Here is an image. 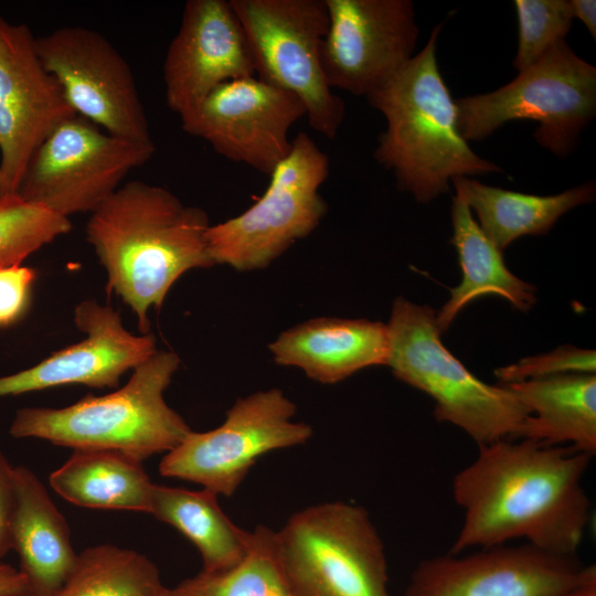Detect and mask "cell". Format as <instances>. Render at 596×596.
Returning a JSON list of instances; mask_svg holds the SVG:
<instances>
[{
	"label": "cell",
	"mask_w": 596,
	"mask_h": 596,
	"mask_svg": "<svg viewBox=\"0 0 596 596\" xmlns=\"http://www.w3.org/2000/svg\"><path fill=\"white\" fill-rule=\"evenodd\" d=\"M305 116L296 95L249 76L217 86L181 118V127L224 158L269 177L291 149L289 129Z\"/></svg>",
	"instance_id": "obj_13"
},
{
	"label": "cell",
	"mask_w": 596,
	"mask_h": 596,
	"mask_svg": "<svg viewBox=\"0 0 596 596\" xmlns=\"http://www.w3.org/2000/svg\"><path fill=\"white\" fill-rule=\"evenodd\" d=\"M7 194L3 178L0 174V198Z\"/></svg>",
	"instance_id": "obj_36"
},
{
	"label": "cell",
	"mask_w": 596,
	"mask_h": 596,
	"mask_svg": "<svg viewBox=\"0 0 596 596\" xmlns=\"http://www.w3.org/2000/svg\"><path fill=\"white\" fill-rule=\"evenodd\" d=\"M437 312L398 297L389 320L387 365L404 383L426 393L434 416L466 432L478 446L514 438L529 408L505 385L473 375L444 345Z\"/></svg>",
	"instance_id": "obj_5"
},
{
	"label": "cell",
	"mask_w": 596,
	"mask_h": 596,
	"mask_svg": "<svg viewBox=\"0 0 596 596\" xmlns=\"http://www.w3.org/2000/svg\"><path fill=\"white\" fill-rule=\"evenodd\" d=\"M164 95L180 119L221 84L256 76L243 28L230 0H189L166 53Z\"/></svg>",
	"instance_id": "obj_17"
},
{
	"label": "cell",
	"mask_w": 596,
	"mask_h": 596,
	"mask_svg": "<svg viewBox=\"0 0 596 596\" xmlns=\"http://www.w3.org/2000/svg\"><path fill=\"white\" fill-rule=\"evenodd\" d=\"M321 47L328 85L358 96L383 86L413 56L418 40L409 0H324Z\"/></svg>",
	"instance_id": "obj_14"
},
{
	"label": "cell",
	"mask_w": 596,
	"mask_h": 596,
	"mask_svg": "<svg viewBox=\"0 0 596 596\" xmlns=\"http://www.w3.org/2000/svg\"><path fill=\"white\" fill-rule=\"evenodd\" d=\"M77 115L43 66L28 25L0 17V174L15 193L26 166L62 121Z\"/></svg>",
	"instance_id": "obj_16"
},
{
	"label": "cell",
	"mask_w": 596,
	"mask_h": 596,
	"mask_svg": "<svg viewBox=\"0 0 596 596\" xmlns=\"http://www.w3.org/2000/svg\"><path fill=\"white\" fill-rule=\"evenodd\" d=\"M478 447L453 479L464 519L448 553L523 539L546 552L575 555L590 518L583 478L592 457L525 438Z\"/></svg>",
	"instance_id": "obj_1"
},
{
	"label": "cell",
	"mask_w": 596,
	"mask_h": 596,
	"mask_svg": "<svg viewBox=\"0 0 596 596\" xmlns=\"http://www.w3.org/2000/svg\"><path fill=\"white\" fill-rule=\"evenodd\" d=\"M513 4L519 35L512 65L520 72L565 41L574 18L566 0H515Z\"/></svg>",
	"instance_id": "obj_29"
},
{
	"label": "cell",
	"mask_w": 596,
	"mask_h": 596,
	"mask_svg": "<svg viewBox=\"0 0 596 596\" xmlns=\"http://www.w3.org/2000/svg\"><path fill=\"white\" fill-rule=\"evenodd\" d=\"M217 494L202 490L156 485L150 514L177 529L198 549L202 572L219 573L238 564L247 554L252 531L237 526L223 511Z\"/></svg>",
	"instance_id": "obj_25"
},
{
	"label": "cell",
	"mask_w": 596,
	"mask_h": 596,
	"mask_svg": "<svg viewBox=\"0 0 596 596\" xmlns=\"http://www.w3.org/2000/svg\"><path fill=\"white\" fill-rule=\"evenodd\" d=\"M259 79L296 95L310 127L333 139L343 100L328 85L321 47L329 15L324 0H230Z\"/></svg>",
	"instance_id": "obj_9"
},
{
	"label": "cell",
	"mask_w": 596,
	"mask_h": 596,
	"mask_svg": "<svg viewBox=\"0 0 596 596\" xmlns=\"http://www.w3.org/2000/svg\"><path fill=\"white\" fill-rule=\"evenodd\" d=\"M171 596H296L280 564L275 531L258 525L245 557L235 566L219 573L185 578Z\"/></svg>",
	"instance_id": "obj_27"
},
{
	"label": "cell",
	"mask_w": 596,
	"mask_h": 596,
	"mask_svg": "<svg viewBox=\"0 0 596 596\" xmlns=\"http://www.w3.org/2000/svg\"><path fill=\"white\" fill-rule=\"evenodd\" d=\"M274 361L295 366L322 384H334L355 372L387 365L386 324L366 319L320 317L281 332L270 344Z\"/></svg>",
	"instance_id": "obj_19"
},
{
	"label": "cell",
	"mask_w": 596,
	"mask_h": 596,
	"mask_svg": "<svg viewBox=\"0 0 596 596\" xmlns=\"http://www.w3.org/2000/svg\"><path fill=\"white\" fill-rule=\"evenodd\" d=\"M441 29L436 25L424 49L366 96L386 120L374 158L422 203L446 193L455 178L502 172L473 152L458 130L456 103L436 57Z\"/></svg>",
	"instance_id": "obj_3"
},
{
	"label": "cell",
	"mask_w": 596,
	"mask_h": 596,
	"mask_svg": "<svg viewBox=\"0 0 596 596\" xmlns=\"http://www.w3.org/2000/svg\"><path fill=\"white\" fill-rule=\"evenodd\" d=\"M0 596H31L24 575L13 566L0 561Z\"/></svg>",
	"instance_id": "obj_33"
},
{
	"label": "cell",
	"mask_w": 596,
	"mask_h": 596,
	"mask_svg": "<svg viewBox=\"0 0 596 596\" xmlns=\"http://www.w3.org/2000/svg\"><path fill=\"white\" fill-rule=\"evenodd\" d=\"M296 409L277 387L238 398L219 427L191 430L166 453L159 472L231 497L262 456L305 444L312 436L309 424L294 421Z\"/></svg>",
	"instance_id": "obj_10"
},
{
	"label": "cell",
	"mask_w": 596,
	"mask_h": 596,
	"mask_svg": "<svg viewBox=\"0 0 596 596\" xmlns=\"http://www.w3.org/2000/svg\"><path fill=\"white\" fill-rule=\"evenodd\" d=\"M171 596V595H170Z\"/></svg>",
	"instance_id": "obj_37"
},
{
	"label": "cell",
	"mask_w": 596,
	"mask_h": 596,
	"mask_svg": "<svg viewBox=\"0 0 596 596\" xmlns=\"http://www.w3.org/2000/svg\"><path fill=\"white\" fill-rule=\"evenodd\" d=\"M595 371L594 350L564 345L552 352L524 358L511 365L499 368L494 374L507 384L563 374H595Z\"/></svg>",
	"instance_id": "obj_30"
},
{
	"label": "cell",
	"mask_w": 596,
	"mask_h": 596,
	"mask_svg": "<svg viewBox=\"0 0 596 596\" xmlns=\"http://www.w3.org/2000/svg\"><path fill=\"white\" fill-rule=\"evenodd\" d=\"M593 565L532 544H501L423 560L405 596H564Z\"/></svg>",
	"instance_id": "obj_15"
},
{
	"label": "cell",
	"mask_w": 596,
	"mask_h": 596,
	"mask_svg": "<svg viewBox=\"0 0 596 596\" xmlns=\"http://www.w3.org/2000/svg\"><path fill=\"white\" fill-rule=\"evenodd\" d=\"M210 225L202 209L140 180L120 185L92 213L86 238L107 273V291L131 308L141 334L149 333V309L162 306L184 273L215 265Z\"/></svg>",
	"instance_id": "obj_2"
},
{
	"label": "cell",
	"mask_w": 596,
	"mask_h": 596,
	"mask_svg": "<svg viewBox=\"0 0 596 596\" xmlns=\"http://www.w3.org/2000/svg\"><path fill=\"white\" fill-rule=\"evenodd\" d=\"M328 156L304 131L269 175L265 193L242 214L210 225L206 242L214 264L240 272L267 267L296 241L308 236L327 213L319 189Z\"/></svg>",
	"instance_id": "obj_8"
},
{
	"label": "cell",
	"mask_w": 596,
	"mask_h": 596,
	"mask_svg": "<svg viewBox=\"0 0 596 596\" xmlns=\"http://www.w3.org/2000/svg\"><path fill=\"white\" fill-rule=\"evenodd\" d=\"M35 278L36 273L30 267L0 268V328L18 322L26 313Z\"/></svg>",
	"instance_id": "obj_31"
},
{
	"label": "cell",
	"mask_w": 596,
	"mask_h": 596,
	"mask_svg": "<svg viewBox=\"0 0 596 596\" xmlns=\"http://www.w3.org/2000/svg\"><path fill=\"white\" fill-rule=\"evenodd\" d=\"M14 504V467L0 448V561L12 549L11 529Z\"/></svg>",
	"instance_id": "obj_32"
},
{
	"label": "cell",
	"mask_w": 596,
	"mask_h": 596,
	"mask_svg": "<svg viewBox=\"0 0 596 596\" xmlns=\"http://www.w3.org/2000/svg\"><path fill=\"white\" fill-rule=\"evenodd\" d=\"M74 320L86 338L34 366L0 377V397L70 384L113 389L128 370L157 351L152 333H130L117 311L96 300L77 305Z\"/></svg>",
	"instance_id": "obj_18"
},
{
	"label": "cell",
	"mask_w": 596,
	"mask_h": 596,
	"mask_svg": "<svg viewBox=\"0 0 596 596\" xmlns=\"http://www.w3.org/2000/svg\"><path fill=\"white\" fill-rule=\"evenodd\" d=\"M35 49L77 115L113 136L153 143L131 68L107 38L62 26L35 38Z\"/></svg>",
	"instance_id": "obj_12"
},
{
	"label": "cell",
	"mask_w": 596,
	"mask_h": 596,
	"mask_svg": "<svg viewBox=\"0 0 596 596\" xmlns=\"http://www.w3.org/2000/svg\"><path fill=\"white\" fill-rule=\"evenodd\" d=\"M466 141L482 140L507 123L533 120L536 142L565 157L596 113V68L562 41L507 85L455 100Z\"/></svg>",
	"instance_id": "obj_6"
},
{
	"label": "cell",
	"mask_w": 596,
	"mask_h": 596,
	"mask_svg": "<svg viewBox=\"0 0 596 596\" xmlns=\"http://www.w3.org/2000/svg\"><path fill=\"white\" fill-rule=\"evenodd\" d=\"M155 151V143L113 136L75 115L56 126L35 150L15 193L65 217L93 213Z\"/></svg>",
	"instance_id": "obj_11"
},
{
	"label": "cell",
	"mask_w": 596,
	"mask_h": 596,
	"mask_svg": "<svg viewBox=\"0 0 596 596\" xmlns=\"http://www.w3.org/2000/svg\"><path fill=\"white\" fill-rule=\"evenodd\" d=\"M53 596H170L156 564L113 544L89 546Z\"/></svg>",
	"instance_id": "obj_26"
},
{
	"label": "cell",
	"mask_w": 596,
	"mask_h": 596,
	"mask_svg": "<svg viewBox=\"0 0 596 596\" xmlns=\"http://www.w3.org/2000/svg\"><path fill=\"white\" fill-rule=\"evenodd\" d=\"M453 183L456 195L476 211L480 228L501 252L519 237L546 234L564 213L595 198L593 182L554 195L504 190L468 177Z\"/></svg>",
	"instance_id": "obj_24"
},
{
	"label": "cell",
	"mask_w": 596,
	"mask_h": 596,
	"mask_svg": "<svg viewBox=\"0 0 596 596\" xmlns=\"http://www.w3.org/2000/svg\"><path fill=\"white\" fill-rule=\"evenodd\" d=\"M451 244L462 270L461 283L450 289V297L437 312L438 328L445 332L461 309L485 295H498L521 311L536 300V288L513 275L502 252L487 237L475 221L471 209L458 195L451 202Z\"/></svg>",
	"instance_id": "obj_22"
},
{
	"label": "cell",
	"mask_w": 596,
	"mask_h": 596,
	"mask_svg": "<svg viewBox=\"0 0 596 596\" xmlns=\"http://www.w3.org/2000/svg\"><path fill=\"white\" fill-rule=\"evenodd\" d=\"M180 365L173 351H156L116 391L87 395L61 407H25L15 413L10 435L40 438L75 449H107L139 461L177 447L192 430L164 400Z\"/></svg>",
	"instance_id": "obj_4"
},
{
	"label": "cell",
	"mask_w": 596,
	"mask_h": 596,
	"mask_svg": "<svg viewBox=\"0 0 596 596\" xmlns=\"http://www.w3.org/2000/svg\"><path fill=\"white\" fill-rule=\"evenodd\" d=\"M564 596H596V566L593 565L587 576Z\"/></svg>",
	"instance_id": "obj_35"
},
{
	"label": "cell",
	"mask_w": 596,
	"mask_h": 596,
	"mask_svg": "<svg viewBox=\"0 0 596 596\" xmlns=\"http://www.w3.org/2000/svg\"><path fill=\"white\" fill-rule=\"evenodd\" d=\"M573 18L578 19L596 39V2L594 0H571Z\"/></svg>",
	"instance_id": "obj_34"
},
{
	"label": "cell",
	"mask_w": 596,
	"mask_h": 596,
	"mask_svg": "<svg viewBox=\"0 0 596 596\" xmlns=\"http://www.w3.org/2000/svg\"><path fill=\"white\" fill-rule=\"evenodd\" d=\"M11 544L31 596H53L75 566L70 526L45 486L25 466L14 467Z\"/></svg>",
	"instance_id": "obj_20"
},
{
	"label": "cell",
	"mask_w": 596,
	"mask_h": 596,
	"mask_svg": "<svg viewBox=\"0 0 596 596\" xmlns=\"http://www.w3.org/2000/svg\"><path fill=\"white\" fill-rule=\"evenodd\" d=\"M72 230L68 217L17 193L0 198V268L20 265L29 255Z\"/></svg>",
	"instance_id": "obj_28"
},
{
	"label": "cell",
	"mask_w": 596,
	"mask_h": 596,
	"mask_svg": "<svg viewBox=\"0 0 596 596\" xmlns=\"http://www.w3.org/2000/svg\"><path fill=\"white\" fill-rule=\"evenodd\" d=\"M505 385L530 411L513 439L566 444L590 457L595 455V374H563Z\"/></svg>",
	"instance_id": "obj_21"
},
{
	"label": "cell",
	"mask_w": 596,
	"mask_h": 596,
	"mask_svg": "<svg viewBox=\"0 0 596 596\" xmlns=\"http://www.w3.org/2000/svg\"><path fill=\"white\" fill-rule=\"evenodd\" d=\"M275 544L296 596H392L382 538L361 505L299 510L275 531Z\"/></svg>",
	"instance_id": "obj_7"
},
{
	"label": "cell",
	"mask_w": 596,
	"mask_h": 596,
	"mask_svg": "<svg viewBox=\"0 0 596 596\" xmlns=\"http://www.w3.org/2000/svg\"><path fill=\"white\" fill-rule=\"evenodd\" d=\"M49 482L75 505L150 513L155 483L142 461L119 451L75 449Z\"/></svg>",
	"instance_id": "obj_23"
}]
</instances>
